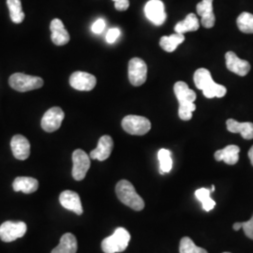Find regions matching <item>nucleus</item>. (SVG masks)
<instances>
[{
	"label": "nucleus",
	"instance_id": "obj_33",
	"mask_svg": "<svg viewBox=\"0 0 253 253\" xmlns=\"http://www.w3.org/2000/svg\"><path fill=\"white\" fill-rule=\"evenodd\" d=\"M120 36V30L118 28H111L106 33V41L108 43H114Z\"/></svg>",
	"mask_w": 253,
	"mask_h": 253
},
{
	"label": "nucleus",
	"instance_id": "obj_28",
	"mask_svg": "<svg viewBox=\"0 0 253 253\" xmlns=\"http://www.w3.org/2000/svg\"><path fill=\"white\" fill-rule=\"evenodd\" d=\"M239 30L246 34H253V14L242 12L236 20Z\"/></svg>",
	"mask_w": 253,
	"mask_h": 253
},
{
	"label": "nucleus",
	"instance_id": "obj_12",
	"mask_svg": "<svg viewBox=\"0 0 253 253\" xmlns=\"http://www.w3.org/2000/svg\"><path fill=\"white\" fill-rule=\"evenodd\" d=\"M227 69L239 76H246L251 71V64L247 60L240 59L234 52H228L225 54Z\"/></svg>",
	"mask_w": 253,
	"mask_h": 253
},
{
	"label": "nucleus",
	"instance_id": "obj_21",
	"mask_svg": "<svg viewBox=\"0 0 253 253\" xmlns=\"http://www.w3.org/2000/svg\"><path fill=\"white\" fill-rule=\"evenodd\" d=\"M77 239L71 234L67 233L62 235L58 246H56L51 253H77Z\"/></svg>",
	"mask_w": 253,
	"mask_h": 253
},
{
	"label": "nucleus",
	"instance_id": "obj_11",
	"mask_svg": "<svg viewBox=\"0 0 253 253\" xmlns=\"http://www.w3.org/2000/svg\"><path fill=\"white\" fill-rule=\"evenodd\" d=\"M96 77L90 73L75 72L70 77V84L76 90H92L96 86Z\"/></svg>",
	"mask_w": 253,
	"mask_h": 253
},
{
	"label": "nucleus",
	"instance_id": "obj_14",
	"mask_svg": "<svg viewBox=\"0 0 253 253\" xmlns=\"http://www.w3.org/2000/svg\"><path fill=\"white\" fill-rule=\"evenodd\" d=\"M197 13L201 16V23L206 28L215 26L216 17L213 11V0H202L196 6Z\"/></svg>",
	"mask_w": 253,
	"mask_h": 253
},
{
	"label": "nucleus",
	"instance_id": "obj_30",
	"mask_svg": "<svg viewBox=\"0 0 253 253\" xmlns=\"http://www.w3.org/2000/svg\"><path fill=\"white\" fill-rule=\"evenodd\" d=\"M195 110H196V105L194 104V102L179 104L178 116H179L181 120L189 121V120L192 118V113Z\"/></svg>",
	"mask_w": 253,
	"mask_h": 253
},
{
	"label": "nucleus",
	"instance_id": "obj_34",
	"mask_svg": "<svg viewBox=\"0 0 253 253\" xmlns=\"http://www.w3.org/2000/svg\"><path fill=\"white\" fill-rule=\"evenodd\" d=\"M115 2V8L119 11H125L129 7L128 0H113Z\"/></svg>",
	"mask_w": 253,
	"mask_h": 253
},
{
	"label": "nucleus",
	"instance_id": "obj_31",
	"mask_svg": "<svg viewBox=\"0 0 253 253\" xmlns=\"http://www.w3.org/2000/svg\"><path fill=\"white\" fill-rule=\"evenodd\" d=\"M105 27H106L105 21H104L103 19H98V20L92 25L91 30H92V32L95 33V34H100V33H102V32L104 31Z\"/></svg>",
	"mask_w": 253,
	"mask_h": 253
},
{
	"label": "nucleus",
	"instance_id": "obj_4",
	"mask_svg": "<svg viewBox=\"0 0 253 253\" xmlns=\"http://www.w3.org/2000/svg\"><path fill=\"white\" fill-rule=\"evenodd\" d=\"M9 84L14 90L27 92L41 88L43 85V80L38 76L14 73L9 77Z\"/></svg>",
	"mask_w": 253,
	"mask_h": 253
},
{
	"label": "nucleus",
	"instance_id": "obj_36",
	"mask_svg": "<svg viewBox=\"0 0 253 253\" xmlns=\"http://www.w3.org/2000/svg\"><path fill=\"white\" fill-rule=\"evenodd\" d=\"M233 228H234L235 231H239L242 228V224H241V222H236V223L234 224Z\"/></svg>",
	"mask_w": 253,
	"mask_h": 253
},
{
	"label": "nucleus",
	"instance_id": "obj_37",
	"mask_svg": "<svg viewBox=\"0 0 253 253\" xmlns=\"http://www.w3.org/2000/svg\"><path fill=\"white\" fill-rule=\"evenodd\" d=\"M211 191H212V192L215 191V186H212V187H211Z\"/></svg>",
	"mask_w": 253,
	"mask_h": 253
},
{
	"label": "nucleus",
	"instance_id": "obj_1",
	"mask_svg": "<svg viewBox=\"0 0 253 253\" xmlns=\"http://www.w3.org/2000/svg\"><path fill=\"white\" fill-rule=\"evenodd\" d=\"M194 84L203 91L204 95L208 99L222 98L226 95V87L222 84H218L212 79L211 73L207 69H199L194 73Z\"/></svg>",
	"mask_w": 253,
	"mask_h": 253
},
{
	"label": "nucleus",
	"instance_id": "obj_6",
	"mask_svg": "<svg viewBox=\"0 0 253 253\" xmlns=\"http://www.w3.org/2000/svg\"><path fill=\"white\" fill-rule=\"evenodd\" d=\"M27 224L23 221H5L0 226V238L4 242H12L27 233Z\"/></svg>",
	"mask_w": 253,
	"mask_h": 253
},
{
	"label": "nucleus",
	"instance_id": "obj_35",
	"mask_svg": "<svg viewBox=\"0 0 253 253\" xmlns=\"http://www.w3.org/2000/svg\"><path fill=\"white\" fill-rule=\"evenodd\" d=\"M248 155H249V158H250V160H251V163H252V164H253V145L252 146V148L250 149V151H249Z\"/></svg>",
	"mask_w": 253,
	"mask_h": 253
},
{
	"label": "nucleus",
	"instance_id": "obj_29",
	"mask_svg": "<svg viewBox=\"0 0 253 253\" xmlns=\"http://www.w3.org/2000/svg\"><path fill=\"white\" fill-rule=\"evenodd\" d=\"M179 253H208L205 249L199 248L198 246L194 244V242L190 239V237H183L181 239L180 246H179Z\"/></svg>",
	"mask_w": 253,
	"mask_h": 253
},
{
	"label": "nucleus",
	"instance_id": "obj_7",
	"mask_svg": "<svg viewBox=\"0 0 253 253\" xmlns=\"http://www.w3.org/2000/svg\"><path fill=\"white\" fill-rule=\"evenodd\" d=\"M128 79L132 85L140 86L145 84L147 77V66L139 57H134L128 62Z\"/></svg>",
	"mask_w": 253,
	"mask_h": 253
},
{
	"label": "nucleus",
	"instance_id": "obj_25",
	"mask_svg": "<svg viewBox=\"0 0 253 253\" xmlns=\"http://www.w3.org/2000/svg\"><path fill=\"white\" fill-rule=\"evenodd\" d=\"M10 19L15 24H21L25 19V13L22 9L21 0H7Z\"/></svg>",
	"mask_w": 253,
	"mask_h": 253
},
{
	"label": "nucleus",
	"instance_id": "obj_23",
	"mask_svg": "<svg viewBox=\"0 0 253 253\" xmlns=\"http://www.w3.org/2000/svg\"><path fill=\"white\" fill-rule=\"evenodd\" d=\"M199 20L194 13H190L186 16L185 20L177 23L174 27L175 33L184 34L186 32H192L199 29Z\"/></svg>",
	"mask_w": 253,
	"mask_h": 253
},
{
	"label": "nucleus",
	"instance_id": "obj_26",
	"mask_svg": "<svg viewBox=\"0 0 253 253\" xmlns=\"http://www.w3.org/2000/svg\"><path fill=\"white\" fill-rule=\"evenodd\" d=\"M211 192V190H208L206 188H201L195 191V197L199 200V202H201L203 206V209L207 212L214 209L216 206V202L210 197Z\"/></svg>",
	"mask_w": 253,
	"mask_h": 253
},
{
	"label": "nucleus",
	"instance_id": "obj_22",
	"mask_svg": "<svg viewBox=\"0 0 253 253\" xmlns=\"http://www.w3.org/2000/svg\"><path fill=\"white\" fill-rule=\"evenodd\" d=\"M12 186L15 191H22L26 194H30L39 189V182L33 177L19 176L15 178Z\"/></svg>",
	"mask_w": 253,
	"mask_h": 253
},
{
	"label": "nucleus",
	"instance_id": "obj_19",
	"mask_svg": "<svg viewBox=\"0 0 253 253\" xmlns=\"http://www.w3.org/2000/svg\"><path fill=\"white\" fill-rule=\"evenodd\" d=\"M240 148L237 145H227L223 149L217 150L215 153L217 162H224L229 165H235L239 160Z\"/></svg>",
	"mask_w": 253,
	"mask_h": 253
},
{
	"label": "nucleus",
	"instance_id": "obj_10",
	"mask_svg": "<svg viewBox=\"0 0 253 253\" xmlns=\"http://www.w3.org/2000/svg\"><path fill=\"white\" fill-rule=\"evenodd\" d=\"M64 118L65 114L62 109L59 107L49 109L42 119V127L47 132H54L61 126Z\"/></svg>",
	"mask_w": 253,
	"mask_h": 253
},
{
	"label": "nucleus",
	"instance_id": "obj_16",
	"mask_svg": "<svg viewBox=\"0 0 253 253\" xmlns=\"http://www.w3.org/2000/svg\"><path fill=\"white\" fill-rule=\"evenodd\" d=\"M10 147L13 156L20 161L27 160L30 155V144L25 136H13L10 141Z\"/></svg>",
	"mask_w": 253,
	"mask_h": 253
},
{
	"label": "nucleus",
	"instance_id": "obj_38",
	"mask_svg": "<svg viewBox=\"0 0 253 253\" xmlns=\"http://www.w3.org/2000/svg\"></svg>",
	"mask_w": 253,
	"mask_h": 253
},
{
	"label": "nucleus",
	"instance_id": "obj_8",
	"mask_svg": "<svg viewBox=\"0 0 253 253\" xmlns=\"http://www.w3.org/2000/svg\"><path fill=\"white\" fill-rule=\"evenodd\" d=\"M73 176L75 180L81 181L85 177L90 168V157L82 149L73 153Z\"/></svg>",
	"mask_w": 253,
	"mask_h": 253
},
{
	"label": "nucleus",
	"instance_id": "obj_3",
	"mask_svg": "<svg viewBox=\"0 0 253 253\" xmlns=\"http://www.w3.org/2000/svg\"><path fill=\"white\" fill-rule=\"evenodd\" d=\"M130 241V235L125 228L119 227L114 234L104 238L101 242V250L104 253H122L126 251Z\"/></svg>",
	"mask_w": 253,
	"mask_h": 253
},
{
	"label": "nucleus",
	"instance_id": "obj_13",
	"mask_svg": "<svg viewBox=\"0 0 253 253\" xmlns=\"http://www.w3.org/2000/svg\"><path fill=\"white\" fill-rule=\"evenodd\" d=\"M59 202L64 208L73 211L77 215H82L84 212L80 196L75 191L64 190L59 196Z\"/></svg>",
	"mask_w": 253,
	"mask_h": 253
},
{
	"label": "nucleus",
	"instance_id": "obj_20",
	"mask_svg": "<svg viewBox=\"0 0 253 253\" xmlns=\"http://www.w3.org/2000/svg\"><path fill=\"white\" fill-rule=\"evenodd\" d=\"M175 97L179 104L194 102L196 100V93L189 88L188 84L185 82H177L173 86Z\"/></svg>",
	"mask_w": 253,
	"mask_h": 253
},
{
	"label": "nucleus",
	"instance_id": "obj_2",
	"mask_svg": "<svg viewBox=\"0 0 253 253\" xmlns=\"http://www.w3.org/2000/svg\"><path fill=\"white\" fill-rule=\"evenodd\" d=\"M116 193L119 201L126 207L141 211L145 208V202L136 192L133 185L127 180H120L117 184Z\"/></svg>",
	"mask_w": 253,
	"mask_h": 253
},
{
	"label": "nucleus",
	"instance_id": "obj_27",
	"mask_svg": "<svg viewBox=\"0 0 253 253\" xmlns=\"http://www.w3.org/2000/svg\"><path fill=\"white\" fill-rule=\"evenodd\" d=\"M158 160L160 162V172L162 174L171 172L172 168V153L170 150L162 148L158 152Z\"/></svg>",
	"mask_w": 253,
	"mask_h": 253
},
{
	"label": "nucleus",
	"instance_id": "obj_24",
	"mask_svg": "<svg viewBox=\"0 0 253 253\" xmlns=\"http://www.w3.org/2000/svg\"><path fill=\"white\" fill-rule=\"evenodd\" d=\"M184 41H185L184 34L175 33V34H172L171 36L162 37L160 41V45L164 51L168 53H172L173 51H175L177 46L181 44Z\"/></svg>",
	"mask_w": 253,
	"mask_h": 253
},
{
	"label": "nucleus",
	"instance_id": "obj_9",
	"mask_svg": "<svg viewBox=\"0 0 253 253\" xmlns=\"http://www.w3.org/2000/svg\"><path fill=\"white\" fill-rule=\"evenodd\" d=\"M145 14L155 26H162L167 18L164 4L161 0H149L145 4Z\"/></svg>",
	"mask_w": 253,
	"mask_h": 253
},
{
	"label": "nucleus",
	"instance_id": "obj_15",
	"mask_svg": "<svg viewBox=\"0 0 253 253\" xmlns=\"http://www.w3.org/2000/svg\"><path fill=\"white\" fill-rule=\"evenodd\" d=\"M114 148V141L112 137L109 135H104L100 137L98 143V146L91 151L90 157L92 160H98L100 162H103L107 160Z\"/></svg>",
	"mask_w": 253,
	"mask_h": 253
},
{
	"label": "nucleus",
	"instance_id": "obj_18",
	"mask_svg": "<svg viewBox=\"0 0 253 253\" xmlns=\"http://www.w3.org/2000/svg\"><path fill=\"white\" fill-rule=\"evenodd\" d=\"M227 128L232 133H239L245 140L253 139V123L252 122H238L235 119H228Z\"/></svg>",
	"mask_w": 253,
	"mask_h": 253
},
{
	"label": "nucleus",
	"instance_id": "obj_32",
	"mask_svg": "<svg viewBox=\"0 0 253 253\" xmlns=\"http://www.w3.org/2000/svg\"><path fill=\"white\" fill-rule=\"evenodd\" d=\"M241 224H242V228L244 230L246 236L253 240V215L250 220L241 222Z\"/></svg>",
	"mask_w": 253,
	"mask_h": 253
},
{
	"label": "nucleus",
	"instance_id": "obj_5",
	"mask_svg": "<svg viewBox=\"0 0 253 253\" xmlns=\"http://www.w3.org/2000/svg\"><path fill=\"white\" fill-rule=\"evenodd\" d=\"M122 127L131 135H145L151 129V122L144 117L126 116L122 120Z\"/></svg>",
	"mask_w": 253,
	"mask_h": 253
},
{
	"label": "nucleus",
	"instance_id": "obj_17",
	"mask_svg": "<svg viewBox=\"0 0 253 253\" xmlns=\"http://www.w3.org/2000/svg\"><path fill=\"white\" fill-rule=\"evenodd\" d=\"M51 39L55 45L63 46L70 42V34L64 27L63 22L60 19L55 18L51 22Z\"/></svg>",
	"mask_w": 253,
	"mask_h": 253
}]
</instances>
